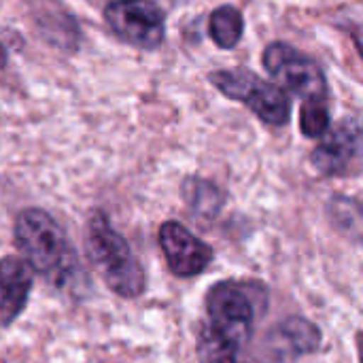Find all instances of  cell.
<instances>
[{
  "label": "cell",
  "instance_id": "cell-2",
  "mask_svg": "<svg viewBox=\"0 0 363 363\" xmlns=\"http://www.w3.org/2000/svg\"><path fill=\"white\" fill-rule=\"evenodd\" d=\"M85 249L91 266L113 294L128 300L145 294L147 281L138 257L102 211H94L87 219Z\"/></svg>",
  "mask_w": 363,
  "mask_h": 363
},
{
  "label": "cell",
  "instance_id": "cell-5",
  "mask_svg": "<svg viewBox=\"0 0 363 363\" xmlns=\"http://www.w3.org/2000/svg\"><path fill=\"white\" fill-rule=\"evenodd\" d=\"M104 21L121 43L136 49L153 51L166 38V13L155 0H113Z\"/></svg>",
  "mask_w": 363,
  "mask_h": 363
},
{
  "label": "cell",
  "instance_id": "cell-4",
  "mask_svg": "<svg viewBox=\"0 0 363 363\" xmlns=\"http://www.w3.org/2000/svg\"><path fill=\"white\" fill-rule=\"evenodd\" d=\"M208 81L230 100L245 104L257 119L268 125H285L291 119V100L274 83L262 79L253 70H215Z\"/></svg>",
  "mask_w": 363,
  "mask_h": 363
},
{
  "label": "cell",
  "instance_id": "cell-6",
  "mask_svg": "<svg viewBox=\"0 0 363 363\" xmlns=\"http://www.w3.org/2000/svg\"><path fill=\"white\" fill-rule=\"evenodd\" d=\"M264 68L285 94L306 98H328V81L321 66L289 43H270L262 55Z\"/></svg>",
  "mask_w": 363,
  "mask_h": 363
},
{
  "label": "cell",
  "instance_id": "cell-12",
  "mask_svg": "<svg viewBox=\"0 0 363 363\" xmlns=\"http://www.w3.org/2000/svg\"><path fill=\"white\" fill-rule=\"evenodd\" d=\"M277 334L291 347L296 355H311L319 351L323 342L321 330L304 317H287L277 328Z\"/></svg>",
  "mask_w": 363,
  "mask_h": 363
},
{
  "label": "cell",
  "instance_id": "cell-13",
  "mask_svg": "<svg viewBox=\"0 0 363 363\" xmlns=\"http://www.w3.org/2000/svg\"><path fill=\"white\" fill-rule=\"evenodd\" d=\"M183 196H185L187 204L191 206V211L198 213V215H204V217L217 215L221 211L223 202H225L223 191L215 183L198 179V177H189L185 181Z\"/></svg>",
  "mask_w": 363,
  "mask_h": 363
},
{
  "label": "cell",
  "instance_id": "cell-7",
  "mask_svg": "<svg viewBox=\"0 0 363 363\" xmlns=\"http://www.w3.org/2000/svg\"><path fill=\"white\" fill-rule=\"evenodd\" d=\"M160 249L179 279H194L213 264V249L179 221H164L157 230Z\"/></svg>",
  "mask_w": 363,
  "mask_h": 363
},
{
  "label": "cell",
  "instance_id": "cell-10",
  "mask_svg": "<svg viewBox=\"0 0 363 363\" xmlns=\"http://www.w3.org/2000/svg\"><path fill=\"white\" fill-rule=\"evenodd\" d=\"M245 34V17L242 13L232 6L223 4L217 6L208 17V36L221 49H234Z\"/></svg>",
  "mask_w": 363,
  "mask_h": 363
},
{
  "label": "cell",
  "instance_id": "cell-3",
  "mask_svg": "<svg viewBox=\"0 0 363 363\" xmlns=\"http://www.w3.org/2000/svg\"><path fill=\"white\" fill-rule=\"evenodd\" d=\"M262 300L266 302V291L255 283L219 281L206 294L204 323L221 338L245 349L253 338Z\"/></svg>",
  "mask_w": 363,
  "mask_h": 363
},
{
  "label": "cell",
  "instance_id": "cell-8",
  "mask_svg": "<svg viewBox=\"0 0 363 363\" xmlns=\"http://www.w3.org/2000/svg\"><path fill=\"white\" fill-rule=\"evenodd\" d=\"M311 155L313 166L323 177L347 174L362 151V128L357 119H342L330 128Z\"/></svg>",
  "mask_w": 363,
  "mask_h": 363
},
{
  "label": "cell",
  "instance_id": "cell-11",
  "mask_svg": "<svg viewBox=\"0 0 363 363\" xmlns=\"http://www.w3.org/2000/svg\"><path fill=\"white\" fill-rule=\"evenodd\" d=\"M196 351L200 363H253L242 355V349L215 334L206 323L196 332Z\"/></svg>",
  "mask_w": 363,
  "mask_h": 363
},
{
  "label": "cell",
  "instance_id": "cell-14",
  "mask_svg": "<svg viewBox=\"0 0 363 363\" xmlns=\"http://www.w3.org/2000/svg\"><path fill=\"white\" fill-rule=\"evenodd\" d=\"M328 98H306L300 108V130L306 138H321L330 130Z\"/></svg>",
  "mask_w": 363,
  "mask_h": 363
},
{
  "label": "cell",
  "instance_id": "cell-15",
  "mask_svg": "<svg viewBox=\"0 0 363 363\" xmlns=\"http://www.w3.org/2000/svg\"><path fill=\"white\" fill-rule=\"evenodd\" d=\"M6 60H9L6 49H4V45L0 43V70H4V68H6Z\"/></svg>",
  "mask_w": 363,
  "mask_h": 363
},
{
  "label": "cell",
  "instance_id": "cell-1",
  "mask_svg": "<svg viewBox=\"0 0 363 363\" xmlns=\"http://www.w3.org/2000/svg\"><path fill=\"white\" fill-rule=\"evenodd\" d=\"M15 245L32 272L64 287L77 270V251L64 228L43 208H26L15 219Z\"/></svg>",
  "mask_w": 363,
  "mask_h": 363
},
{
  "label": "cell",
  "instance_id": "cell-9",
  "mask_svg": "<svg viewBox=\"0 0 363 363\" xmlns=\"http://www.w3.org/2000/svg\"><path fill=\"white\" fill-rule=\"evenodd\" d=\"M32 279L34 272L21 257L6 255L0 259V328H9L23 313Z\"/></svg>",
  "mask_w": 363,
  "mask_h": 363
}]
</instances>
